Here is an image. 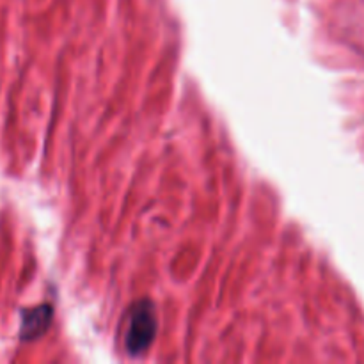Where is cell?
Masks as SVG:
<instances>
[{"instance_id":"cell-2","label":"cell","mask_w":364,"mask_h":364,"mask_svg":"<svg viewBox=\"0 0 364 364\" xmlns=\"http://www.w3.org/2000/svg\"><path fill=\"white\" fill-rule=\"evenodd\" d=\"M50 320V309L39 308L34 311H28L23 315V323H21V338H36L43 333Z\"/></svg>"},{"instance_id":"cell-1","label":"cell","mask_w":364,"mask_h":364,"mask_svg":"<svg viewBox=\"0 0 364 364\" xmlns=\"http://www.w3.org/2000/svg\"><path fill=\"white\" fill-rule=\"evenodd\" d=\"M156 333L155 308L149 302H139L130 313L127 333V348L130 354H139L153 341Z\"/></svg>"}]
</instances>
